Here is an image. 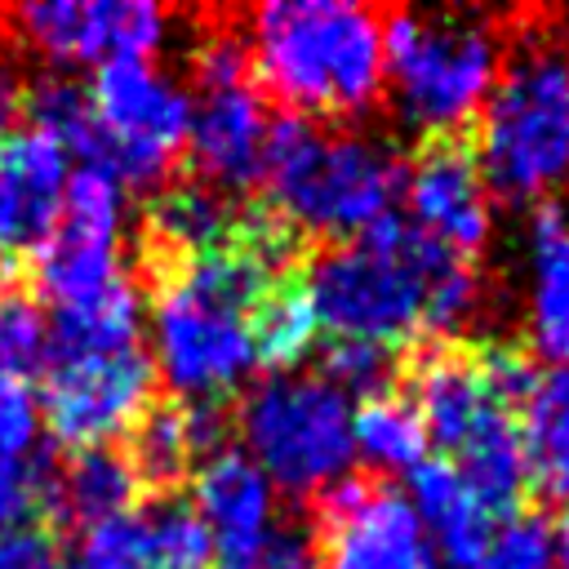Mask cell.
Wrapping results in <instances>:
<instances>
[{
    "label": "cell",
    "instance_id": "484cf974",
    "mask_svg": "<svg viewBox=\"0 0 569 569\" xmlns=\"http://www.w3.org/2000/svg\"><path fill=\"white\" fill-rule=\"evenodd\" d=\"M49 316L31 293L0 298V387H27L44 369Z\"/></svg>",
    "mask_w": 569,
    "mask_h": 569
},
{
    "label": "cell",
    "instance_id": "5b68a950",
    "mask_svg": "<svg viewBox=\"0 0 569 569\" xmlns=\"http://www.w3.org/2000/svg\"><path fill=\"white\" fill-rule=\"evenodd\" d=\"M502 67V36L471 13L387 9L382 80H391L400 116L431 133H467Z\"/></svg>",
    "mask_w": 569,
    "mask_h": 569
},
{
    "label": "cell",
    "instance_id": "d6a6232c",
    "mask_svg": "<svg viewBox=\"0 0 569 569\" xmlns=\"http://www.w3.org/2000/svg\"><path fill=\"white\" fill-rule=\"evenodd\" d=\"M13 111H18V76H13V67H9V58L0 53V133H4V124L13 120Z\"/></svg>",
    "mask_w": 569,
    "mask_h": 569
},
{
    "label": "cell",
    "instance_id": "f546056e",
    "mask_svg": "<svg viewBox=\"0 0 569 569\" xmlns=\"http://www.w3.org/2000/svg\"><path fill=\"white\" fill-rule=\"evenodd\" d=\"M44 422H40V400L31 387H0V471L22 467L44 449Z\"/></svg>",
    "mask_w": 569,
    "mask_h": 569
},
{
    "label": "cell",
    "instance_id": "44dd1931",
    "mask_svg": "<svg viewBox=\"0 0 569 569\" xmlns=\"http://www.w3.org/2000/svg\"><path fill=\"white\" fill-rule=\"evenodd\" d=\"M138 476L129 471L124 453L116 445H98V449H76L67 462H58L53 476V507L62 520L76 525H98L111 520L129 507H138Z\"/></svg>",
    "mask_w": 569,
    "mask_h": 569
},
{
    "label": "cell",
    "instance_id": "ac0fdd59",
    "mask_svg": "<svg viewBox=\"0 0 569 569\" xmlns=\"http://www.w3.org/2000/svg\"><path fill=\"white\" fill-rule=\"evenodd\" d=\"M236 222H240V204L209 191L204 182L160 187L142 218V240L156 276L204 249H218L222 240L236 236Z\"/></svg>",
    "mask_w": 569,
    "mask_h": 569
},
{
    "label": "cell",
    "instance_id": "8992f818",
    "mask_svg": "<svg viewBox=\"0 0 569 569\" xmlns=\"http://www.w3.org/2000/svg\"><path fill=\"white\" fill-rule=\"evenodd\" d=\"M244 453L293 498H316L351 476V405L320 373H267L236 413Z\"/></svg>",
    "mask_w": 569,
    "mask_h": 569
},
{
    "label": "cell",
    "instance_id": "2e32d148",
    "mask_svg": "<svg viewBox=\"0 0 569 569\" xmlns=\"http://www.w3.org/2000/svg\"><path fill=\"white\" fill-rule=\"evenodd\" d=\"M409 507L422 520L436 569H476L493 529V516L476 502L449 458H422L409 471Z\"/></svg>",
    "mask_w": 569,
    "mask_h": 569
},
{
    "label": "cell",
    "instance_id": "7a4b0ae2",
    "mask_svg": "<svg viewBox=\"0 0 569 569\" xmlns=\"http://www.w3.org/2000/svg\"><path fill=\"white\" fill-rule=\"evenodd\" d=\"M253 84L293 116H356L382 89V13L342 0H276L244 18Z\"/></svg>",
    "mask_w": 569,
    "mask_h": 569
},
{
    "label": "cell",
    "instance_id": "e0dca14e",
    "mask_svg": "<svg viewBox=\"0 0 569 569\" xmlns=\"http://www.w3.org/2000/svg\"><path fill=\"white\" fill-rule=\"evenodd\" d=\"M36 289L53 307H71L84 298H98L116 280H124L120 262V227L84 222V218H58V227L44 236V244L31 253Z\"/></svg>",
    "mask_w": 569,
    "mask_h": 569
},
{
    "label": "cell",
    "instance_id": "cb8c5ba5",
    "mask_svg": "<svg viewBox=\"0 0 569 569\" xmlns=\"http://www.w3.org/2000/svg\"><path fill=\"white\" fill-rule=\"evenodd\" d=\"M320 338V325H316V311H311V298H307V284H302V271H289L280 276L267 298L258 302L253 311V347H258V369H271V373H284L289 365H298Z\"/></svg>",
    "mask_w": 569,
    "mask_h": 569
},
{
    "label": "cell",
    "instance_id": "d590c367",
    "mask_svg": "<svg viewBox=\"0 0 569 569\" xmlns=\"http://www.w3.org/2000/svg\"><path fill=\"white\" fill-rule=\"evenodd\" d=\"M565 22H569V13H565Z\"/></svg>",
    "mask_w": 569,
    "mask_h": 569
},
{
    "label": "cell",
    "instance_id": "4dcf8cb0",
    "mask_svg": "<svg viewBox=\"0 0 569 569\" xmlns=\"http://www.w3.org/2000/svg\"><path fill=\"white\" fill-rule=\"evenodd\" d=\"M0 569H71L44 525H18L0 533Z\"/></svg>",
    "mask_w": 569,
    "mask_h": 569
},
{
    "label": "cell",
    "instance_id": "ba28073f",
    "mask_svg": "<svg viewBox=\"0 0 569 569\" xmlns=\"http://www.w3.org/2000/svg\"><path fill=\"white\" fill-rule=\"evenodd\" d=\"M40 422L67 449L111 445L151 405V356L142 347L120 351H49L44 356Z\"/></svg>",
    "mask_w": 569,
    "mask_h": 569
},
{
    "label": "cell",
    "instance_id": "277c9868",
    "mask_svg": "<svg viewBox=\"0 0 569 569\" xmlns=\"http://www.w3.org/2000/svg\"><path fill=\"white\" fill-rule=\"evenodd\" d=\"M258 187L267 191L262 204H271L289 227L338 244L396 209L405 169L387 147L360 133H325L307 116L276 111L267 124Z\"/></svg>",
    "mask_w": 569,
    "mask_h": 569
},
{
    "label": "cell",
    "instance_id": "d4e9b609",
    "mask_svg": "<svg viewBox=\"0 0 569 569\" xmlns=\"http://www.w3.org/2000/svg\"><path fill=\"white\" fill-rule=\"evenodd\" d=\"M18 107L31 120L27 129L58 138L71 151V160H98V133H93L89 93L80 80L62 76V71H44L27 89H18Z\"/></svg>",
    "mask_w": 569,
    "mask_h": 569
},
{
    "label": "cell",
    "instance_id": "4fadbf2b",
    "mask_svg": "<svg viewBox=\"0 0 569 569\" xmlns=\"http://www.w3.org/2000/svg\"><path fill=\"white\" fill-rule=\"evenodd\" d=\"M267 124H271V111L253 80L200 89L191 98V124H187V156H191L196 182H204L218 196L258 187Z\"/></svg>",
    "mask_w": 569,
    "mask_h": 569
},
{
    "label": "cell",
    "instance_id": "52a82bcc",
    "mask_svg": "<svg viewBox=\"0 0 569 569\" xmlns=\"http://www.w3.org/2000/svg\"><path fill=\"white\" fill-rule=\"evenodd\" d=\"M98 133V160L124 187H160L187 151L191 93L156 71L151 58H116L84 84Z\"/></svg>",
    "mask_w": 569,
    "mask_h": 569
},
{
    "label": "cell",
    "instance_id": "9a60e30c",
    "mask_svg": "<svg viewBox=\"0 0 569 569\" xmlns=\"http://www.w3.org/2000/svg\"><path fill=\"white\" fill-rule=\"evenodd\" d=\"M71 151L40 133L18 129L0 147V253H36L62 218Z\"/></svg>",
    "mask_w": 569,
    "mask_h": 569
},
{
    "label": "cell",
    "instance_id": "5bb4252c",
    "mask_svg": "<svg viewBox=\"0 0 569 569\" xmlns=\"http://www.w3.org/2000/svg\"><path fill=\"white\" fill-rule=\"evenodd\" d=\"M191 511L209 533L218 569H253L271 538V485L236 445L200 458L191 471Z\"/></svg>",
    "mask_w": 569,
    "mask_h": 569
},
{
    "label": "cell",
    "instance_id": "83f0119b",
    "mask_svg": "<svg viewBox=\"0 0 569 569\" xmlns=\"http://www.w3.org/2000/svg\"><path fill=\"white\" fill-rule=\"evenodd\" d=\"M320 365H325L320 378H325L333 391H342V396L356 391L360 400L391 391V382H396V373H400L396 351H382V347H369V342H342V338H333V342L325 347Z\"/></svg>",
    "mask_w": 569,
    "mask_h": 569
},
{
    "label": "cell",
    "instance_id": "8fae6325",
    "mask_svg": "<svg viewBox=\"0 0 569 569\" xmlns=\"http://www.w3.org/2000/svg\"><path fill=\"white\" fill-rule=\"evenodd\" d=\"M409 222L458 258H476L489 240V196L467 133H431L405 169Z\"/></svg>",
    "mask_w": 569,
    "mask_h": 569
},
{
    "label": "cell",
    "instance_id": "ffe728a7",
    "mask_svg": "<svg viewBox=\"0 0 569 569\" xmlns=\"http://www.w3.org/2000/svg\"><path fill=\"white\" fill-rule=\"evenodd\" d=\"M124 462L138 476V489H151L156 498L173 493L200 462L191 413L182 400H151L133 427L124 431Z\"/></svg>",
    "mask_w": 569,
    "mask_h": 569
},
{
    "label": "cell",
    "instance_id": "7402d4cb",
    "mask_svg": "<svg viewBox=\"0 0 569 569\" xmlns=\"http://www.w3.org/2000/svg\"><path fill=\"white\" fill-rule=\"evenodd\" d=\"M533 347L538 356L569 360V222L542 204L533 213Z\"/></svg>",
    "mask_w": 569,
    "mask_h": 569
},
{
    "label": "cell",
    "instance_id": "d6986e66",
    "mask_svg": "<svg viewBox=\"0 0 569 569\" xmlns=\"http://www.w3.org/2000/svg\"><path fill=\"white\" fill-rule=\"evenodd\" d=\"M516 427H520L529 493L569 507V369L542 373Z\"/></svg>",
    "mask_w": 569,
    "mask_h": 569
},
{
    "label": "cell",
    "instance_id": "f1b7e54d",
    "mask_svg": "<svg viewBox=\"0 0 569 569\" xmlns=\"http://www.w3.org/2000/svg\"><path fill=\"white\" fill-rule=\"evenodd\" d=\"M53 476H58L53 445H44L31 462L0 471V533L18 525H40V516L53 507Z\"/></svg>",
    "mask_w": 569,
    "mask_h": 569
},
{
    "label": "cell",
    "instance_id": "e575fe53",
    "mask_svg": "<svg viewBox=\"0 0 569 569\" xmlns=\"http://www.w3.org/2000/svg\"><path fill=\"white\" fill-rule=\"evenodd\" d=\"M0 298H4V253H0Z\"/></svg>",
    "mask_w": 569,
    "mask_h": 569
},
{
    "label": "cell",
    "instance_id": "30bf717a",
    "mask_svg": "<svg viewBox=\"0 0 569 569\" xmlns=\"http://www.w3.org/2000/svg\"><path fill=\"white\" fill-rule=\"evenodd\" d=\"M9 18L13 36L49 67L151 58L169 27V13L151 0H31Z\"/></svg>",
    "mask_w": 569,
    "mask_h": 569
},
{
    "label": "cell",
    "instance_id": "7c38bea8",
    "mask_svg": "<svg viewBox=\"0 0 569 569\" xmlns=\"http://www.w3.org/2000/svg\"><path fill=\"white\" fill-rule=\"evenodd\" d=\"M71 569H209L213 547L178 493L138 502L80 533Z\"/></svg>",
    "mask_w": 569,
    "mask_h": 569
},
{
    "label": "cell",
    "instance_id": "6da1fadb",
    "mask_svg": "<svg viewBox=\"0 0 569 569\" xmlns=\"http://www.w3.org/2000/svg\"><path fill=\"white\" fill-rule=\"evenodd\" d=\"M316 325L342 342L409 351L449 333L476 302V271L422 236L405 213H382L356 240L325 244L302 262Z\"/></svg>",
    "mask_w": 569,
    "mask_h": 569
},
{
    "label": "cell",
    "instance_id": "603a6c76",
    "mask_svg": "<svg viewBox=\"0 0 569 569\" xmlns=\"http://www.w3.org/2000/svg\"><path fill=\"white\" fill-rule=\"evenodd\" d=\"M427 431L413 405L391 387L382 396H365L351 409V449L378 471H413L427 458Z\"/></svg>",
    "mask_w": 569,
    "mask_h": 569
},
{
    "label": "cell",
    "instance_id": "3957f363",
    "mask_svg": "<svg viewBox=\"0 0 569 569\" xmlns=\"http://www.w3.org/2000/svg\"><path fill=\"white\" fill-rule=\"evenodd\" d=\"M476 164L489 191L538 200L569 178V36L529 22L511 36L476 124Z\"/></svg>",
    "mask_w": 569,
    "mask_h": 569
},
{
    "label": "cell",
    "instance_id": "836d02e7",
    "mask_svg": "<svg viewBox=\"0 0 569 569\" xmlns=\"http://www.w3.org/2000/svg\"><path fill=\"white\" fill-rule=\"evenodd\" d=\"M556 560L569 569V507H565V516H560V529H556Z\"/></svg>",
    "mask_w": 569,
    "mask_h": 569
},
{
    "label": "cell",
    "instance_id": "1f68e13d",
    "mask_svg": "<svg viewBox=\"0 0 569 569\" xmlns=\"http://www.w3.org/2000/svg\"><path fill=\"white\" fill-rule=\"evenodd\" d=\"M253 569H316L311 529H302V525H280V529H271V538H267V547L258 551Z\"/></svg>",
    "mask_w": 569,
    "mask_h": 569
},
{
    "label": "cell",
    "instance_id": "9c48e42d",
    "mask_svg": "<svg viewBox=\"0 0 569 569\" xmlns=\"http://www.w3.org/2000/svg\"><path fill=\"white\" fill-rule=\"evenodd\" d=\"M316 569H436L409 498L378 476H342L316 493Z\"/></svg>",
    "mask_w": 569,
    "mask_h": 569
},
{
    "label": "cell",
    "instance_id": "4316f807",
    "mask_svg": "<svg viewBox=\"0 0 569 569\" xmlns=\"http://www.w3.org/2000/svg\"><path fill=\"white\" fill-rule=\"evenodd\" d=\"M551 565H556V529L542 511L525 507L516 516L493 520L476 569H551Z\"/></svg>",
    "mask_w": 569,
    "mask_h": 569
}]
</instances>
